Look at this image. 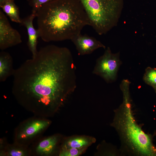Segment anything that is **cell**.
Segmentation results:
<instances>
[{"mask_svg":"<svg viewBox=\"0 0 156 156\" xmlns=\"http://www.w3.org/2000/svg\"><path fill=\"white\" fill-rule=\"evenodd\" d=\"M76 72L70 50L49 45L15 70L12 92L27 109L49 116L59 110L75 90Z\"/></svg>","mask_w":156,"mask_h":156,"instance_id":"obj_1","label":"cell"},{"mask_svg":"<svg viewBox=\"0 0 156 156\" xmlns=\"http://www.w3.org/2000/svg\"><path fill=\"white\" fill-rule=\"evenodd\" d=\"M39 37L44 42L70 40L90 26L79 0H53L36 13Z\"/></svg>","mask_w":156,"mask_h":156,"instance_id":"obj_2","label":"cell"},{"mask_svg":"<svg viewBox=\"0 0 156 156\" xmlns=\"http://www.w3.org/2000/svg\"><path fill=\"white\" fill-rule=\"evenodd\" d=\"M123 101L116 115L113 125L127 146L136 154L156 156V148L150 136L135 122L131 112L129 93H123Z\"/></svg>","mask_w":156,"mask_h":156,"instance_id":"obj_3","label":"cell"},{"mask_svg":"<svg viewBox=\"0 0 156 156\" xmlns=\"http://www.w3.org/2000/svg\"><path fill=\"white\" fill-rule=\"evenodd\" d=\"M90 26L99 35L106 34L117 24L123 0H79Z\"/></svg>","mask_w":156,"mask_h":156,"instance_id":"obj_4","label":"cell"},{"mask_svg":"<svg viewBox=\"0 0 156 156\" xmlns=\"http://www.w3.org/2000/svg\"><path fill=\"white\" fill-rule=\"evenodd\" d=\"M121 61L119 53H113L108 47L103 55L96 60L92 73L100 76L107 82L115 81Z\"/></svg>","mask_w":156,"mask_h":156,"instance_id":"obj_5","label":"cell"},{"mask_svg":"<svg viewBox=\"0 0 156 156\" xmlns=\"http://www.w3.org/2000/svg\"><path fill=\"white\" fill-rule=\"evenodd\" d=\"M22 42L19 32L11 25L6 16L0 10V49L3 51Z\"/></svg>","mask_w":156,"mask_h":156,"instance_id":"obj_6","label":"cell"},{"mask_svg":"<svg viewBox=\"0 0 156 156\" xmlns=\"http://www.w3.org/2000/svg\"><path fill=\"white\" fill-rule=\"evenodd\" d=\"M71 40L75 45L78 54L80 55L90 54L99 48L105 49V46L94 37L80 33Z\"/></svg>","mask_w":156,"mask_h":156,"instance_id":"obj_7","label":"cell"},{"mask_svg":"<svg viewBox=\"0 0 156 156\" xmlns=\"http://www.w3.org/2000/svg\"><path fill=\"white\" fill-rule=\"evenodd\" d=\"M50 123V121L45 120L30 121L20 128L17 133V139L24 141L31 138L47 127Z\"/></svg>","mask_w":156,"mask_h":156,"instance_id":"obj_8","label":"cell"},{"mask_svg":"<svg viewBox=\"0 0 156 156\" xmlns=\"http://www.w3.org/2000/svg\"><path fill=\"white\" fill-rule=\"evenodd\" d=\"M35 17L36 14L32 13L27 17L21 19V24L27 29L28 37V44L32 57L36 55L38 51L37 49V41L39 37L37 29H35L33 25V21Z\"/></svg>","mask_w":156,"mask_h":156,"instance_id":"obj_9","label":"cell"},{"mask_svg":"<svg viewBox=\"0 0 156 156\" xmlns=\"http://www.w3.org/2000/svg\"><path fill=\"white\" fill-rule=\"evenodd\" d=\"M15 70L13 68L12 58L10 54L2 51L0 53V81H5L13 76Z\"/></svg>","mask_w":156,"mask_h":156,"instance_id":"obj_10","label":"cell"},{"mask_svg":"<svg viewBox=\"0 0 156 156\" xmlns=\"http://www.w3.org/2000/svg\"><path fill=\"white\" fill-rule=\"evenodd\" d=\"M58 140V136L53 135L45 139L38 144L36 151L39 155H48L54 151Z\"/></svg>","mask_w":156,"mask_h":156,"instance_id":"obj_11","label":"cell"},{"mask_svg":"<svg viewBox=\"0 0 156 156\" xmlns=\"http://www.w3.org/2000/svg\"><path fill=\"white\" fill-rule=\"evenodd\" d=\"M95 141L93 137L89 136H77L67 139L62 147L67 148H81L88 147Z\"/></svg>","mask_w":156,"mask_h":156,"instance_id":"obj_12","label":"cell"},{"mask_svg":"<svg viewBox=\"0 0 156 156\" xmlns=\"http://www.w3.org/2000/svg\"><path fill=\"white\" fill-rule=\"evenodd\" d=\"M0 7L12 21L21 24L18 8L14 1H7L0 4Z\"/></svg>","mask_w":156,"mask_h":156,"instance_id":"obj_13","label":"cell"},{"mask_svg":"<svg viewBox=\"0 0 156 156\" xmlns=\"http://www.w3.org/2000/svg\"><path fill=\"white\" fill-rule=\"evenodd\" d=\"M143 79L148 85L156 88V68L148 67L145 70Z\"/></svg>","mask_w":156,"mask_h":156,"instance_id":"obj_14","label":"cell"},{"mask_svg":"<svg viewBox=\"0 0 156 156\" xmlns=\"http://www.w3.org/2000/svg\"><path fill=\"white\" fill-rule=\"evenodd\" d=\"M88 147L81 148H67L62 147L59 154L60 156H77L81 154Z\"/></svg>","mask_w":156,"mask_h":156,"instance_id":"obj_15","label":"cell"},{"mask_svg":"<svg viewBox=\"0 0 156 156\" xmlns=\"http://www.w3.org/2000/svg\"><path fill=\"white\" fill-rule=\"evenodd\" d=\"M5 155L10 156H23L27 155L26 150L20 147L15 146H8L3 153Z\"/></svg>","mask_w":156,"mask_h":156,"instance_id":"obj_16","label":"cell"},{"mask_svg":"<svg viewBox=\"0 0 156 156\" xmlns=\"http://www.w3.org/2000/svg\"><path fill=\"white\" fill-rule=\"evenodd\" d=\"M53 0H29V3L32 7V13L36 14L40 8L43 4Z\"/></svg>","mask_w":156,"mask_h":156,"instance_id":"obj_17","label":"cell"},{"mask_svg":"<svg viewBox=\"0 0 156 156\" xmlns=\"http://www.w3.org/2000/svg\"><path fill=\"white\" fill-rule=\"evenodd\" d=\"M9 1H14V0H0V4Z\"/></svg>","mask_w":156,"mask_h":156,"instance_id":"obj_18","label":"cell"},{"mask_svg":"<svg viewBox=\"0 0 156 156\" xmlns=\"http://www.w3.org/2000/svg\"><path fill=\"white\" fill-rule=\"evenodd\" d=\"M154 90H155V91L156 92V88H154Z\"/></svg>","mask_w":156,"mask_h":156,"instance_id":"obj_19","label":"cell"}]
</instances>
